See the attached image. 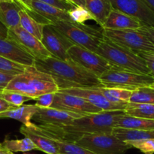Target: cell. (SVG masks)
Returning a JSON list of instances; mask_svg holds the SVG:
<instances>
[{"mask_svg":"<svg viewBox=\"0 0 154 154\" xmlns=\"http://www.w3.org/2000/svg\"><path fill=\"white\" fill-rule=\"evenodd\" d=\"M34 66L51 75L59 90L104 87L96 75L71 60H61L51 57L44 60H36Z\"/></svg>","mask_w":154,"mask_h":154,"instance_id":"1","label":"cell"},{"mask_svg":"<svg viewBox=\"0 0 154 154\" xmlns=\"http://www.w3.org/2000/svg\"><path fill=\"white\" fill-rule=\"evenodd\" d=\"M4 90L22 93L35 100L43 94L57 93L59 89L51 75L35 66H27L23 73L12 78Z\"/></svg>","mask_w":154,"mask_h":154,"instance_id":"2","label":"cell"},{"mask_svg":"<svg viewBox=\"0 0 154 154\" xmlns=\"http://www.w3.org/2000/svg\"><path fill=\"white\" fill-rule=\"evenodd\" d=\"M96 54L104 57L115 68L135 73L150 75L146 63L141 57L104 36L98 45Z\"/></svg>","mask_w":154,"mask_h":154,"instance_id":"3","label":"cell"},{"mask_svg":"<svg viewBox=\"0 0 154 154\" xmlns=\"http://www.w3.org/2000/svg\"><path fill=\"white\" fill-rule=\"evenodd\" d=\"M125 114L123 111H101L82 116L69 126L60 128L63 132L78 136L83 134H111L117 120Z\"/></svg>","mask_w":154,"mask_h":154,"instance_id":"4","label":"cell"},{"mask_svg":"<svg viewBox=\"0 0 154 154\" xmlns=\"http://www.w3.org/2000/svg\"><path fill=\"white\" fill-rule=\"evenodd\" d=\"M57 30L67 38L75 45L82 47L97 53L98 45L104 37L101 30L85 24L60 20L51 24Z\"/></svg>","mask_w":154,"mask_h":154,"instance_id":"5","label":"cell"},{"mask_svg":"<svg viewBox=\"0 0 154 154\" xmlns=\"http://www.w3.org/2000/svg\"><path fill=\"white\" fill-rule=\"evenodd\" d=\"M98 78L104 87L131 91L143 87H149L154 84V76L152 75L128 72L115 67L107 71Z\"/></svg>","mask_w":154,"mask_h":154,"instance_id":"6","label":"cell"},{"mask_svg":"<svg viewBox=\"0 0 154 154\" xmlns=\"http://www.w3.org/2000/svg\"><path fill=\"white\" fill-rule=\"evenodd\" d=\"M75 144L97 154H125L131 148L113 134H83Z\"/></svg>","mask_w":154,"mask_h":154,"instance_id":"7","label":"cell"},{"mask_svg":"<svg viewBox=\"0 0 154 154\" xmlns=\"http://www.w3.org/2000/svg\"><path fill=\"white\" fill-rule=\"evenodd\" d=\"M102 33L109 40L135 54L154 53L153 44L137 29H102Z\"/></svg>","mask_w":154,"mask_h":154,"instance_id":"8","label":"cell"},{"mask_svg":"<svg viewBox=\"0 0 154 154\" xmlns=\"http://www.w3.org/2000/svg\"><path fill=\"white\" fill-rule=\"evenodd\" d=\"M67 54L71 60L91 72L98 78L113 67L99 54L78 45L71 47L68 50Z\"/></svg>","mask_w":154,"mask_h":154,"instance_id":"9","label":"cell"},{"mask_svg":"<svg viewBox=\"0 0 154 154\" xmlns=\"http://www.w3.org/2000/svg\"><path fill=\"white\" fill-rule=\"evenodd\" d=\"M6 38L16 42L23 49L33 56L35 60H44L52 57L40 40L25 31L21 26L8 29Z\"/></svg>","mask_w":154,"mask_h":154,"instance_id":"10","label":"cell"},{"mask_svg":"<svg viewBox=\"0 0 154 154\" xmlns=\"http://www.w3.org/2000/svg\"><path fill=\"white\" fill-rule=\"evenodd\" d=\"M41 42L53 57L61 60H70L67 51L75 45L51 24L44 26Z\"/></svg>","mask_w":154,"mask_h":154,"instance_id":"11","label":"cell"},{"mask_svg":"<svg viewBox=\"0 0 154 154\" xmlns=\"http://www.w3.org/2000/svg\"><path fill=\"white\" fill-rule=\"evenodd\" d=\"M113 9L139 20L143 25L154 27V12L144 0H109Z\"/></svg>","mask_w":154,"mask_h":154,"instance_id":"12","label":"cell"},{"mask_svg":"<svg viewBox=\"0 0 154 154\" xmlns=\"http://www.w3.org/2000/svg\"><path fill=\"white\" fill-rule=\"evenodd\" d=\"M51 108L73 112L81 115L96 114L103 111L82 98L60 91L54 95V102Z\"/></svg>","mask_w":154,"mask_h":154,"instance_id":"13","label":"cell"},{"mask_svg":"<svg viewBox=\"0 0 154 154\" xmlns=\"http://www.w3.org/2000/svg\"><path fill=\"white\" fill-rule=\"evenodd\" d=\"M84 115L52 108H38L37 111L32 120L42 126L64 127L72 124L74 120Z\"/></svg>","mask_w":154,"mask_h":154,"instance_id":"14","label":"cell"},{"mask_svg":"<svg viewBox=\"0 0 154 154\" xmlns=\"http://www.w3.org/2000/svg\"><path fill=\"white\" fill-rule=\"evenodd\" d=\"M59 91L82 98L94 106L102 110L103 111H124V110L126 108L127 104L128 103V102L125 104H116L110 102L98 90V88H74L59 90Z\"/></svg>","mask_w":154,"mask_h":154,"instance_id":"15","label":"cell"},{"mask_svg":"<svg viewBox=\"0 0 154 154\" xmlns=\"http://www.w3.org/2000/svg\"><path fill=\"white\" fill-rule=\"evenodd\" d=\"M0 56L26 66H34V57L8 38L0 37Z\"/></svg>","mask_w":154,"mask_h":154,"instance_id":"16","label":"cell"},{"mask_svg":"<svg viewBox=\"0 0 154 154\" xmlns=\"http://www.w3.org/2000/svg\"><path fill=\"white\" fill-rule=\"evenodd\" d=\"M142 26L143 24L139 20L113 8L101 29L137 30Z\"/></svg>","mask_w":154,"mask_h":154,"instance_id":"17","label":"cell"},{"mask_svg":"<svg viewBox=\"0 0 154 154\" xmlns=\"http://www.w3.org/2000/svg\"><path fill=\"white\" fill-rule=\"evenodd\" d=\"M32 7L36 13L49 21L51 24L60 20L72 22L68 11L47 5L38 0H32Z\"/></svg>","mask_w":154,"mask_h":154,"instance_id":"18","label":"cell"},{"mask_svg":"<svg viewBox=\"0 0 154 154\" xmlns=\"http://www.w3.org/2000/svg\"><path fill=\"white\" fill-rule=\"evenodd\" d=\"M20 132L28 138L37 147L38 150L44 152L46 154H59L58 147L54 141L48 138L42 133L33 130L25 126L20 128Z\"/></svg>","mask_w":154,"mask_h":154,"instance_id":"19","label":"cell"},{"mask_svg":"<svg viewBox=\"0 0 154 154\" xmlns=\"http://www.w3.org/2000/svg\"><path fill=\"white\" fill-rule=\"evenodd\" d=\"M22 8L17 2L0 3V23L7 29L20 26V11Z\"/></svg>","mask_w":154,"mask_h":154,"instance_id":"20","label":"cell"},{"mask_svg":"<svg viewBox=\"0 0 154 154\" xmlns=\"http://www.w3.org/2000/svg\"><path fill=\"white\" fill-rule=\"evenodd\" d=\"M37 107L35 105H23L15 107L9 111L0 113V119L9 118L16 120L24 124V126H30L32 124L31 120L37 111Z\"/></svg>","mask_w":154,"mask_h":154,"instance_id":"21","label":"cell"},{"mask_svg":"<svg viewBox=\"0 0 154 154\" xmlns=\"http://www.w3.org/2000/svg\"><path fill=\"white\" fill-rule=\"evenodd\" d=\"M85 8L101 28L113 9L110 2L109 0H85Z\"/></svg>","mask_w":154,"mask_h":154,"instance_id":"22","label":"cell"},{"mask_svg":"<svg viewBox=\"0 0 154 154\" xmlns=\"http://www.w3.org/2000/svg\"><path fill=\"white\" fill-rule=\"evenodd\" d=\"M115 127L140 130H154V120L131 117L125 114L117 120Z\"/></svg>","mask_w":154,"mask_h":154,"instance_id":"23","label":"cell"},{"mask_svg":"<svg viewBox=\"0 0 154 154\" xmlns=\"http://www.w3.org/2000/svg\"><path fill=\"white\" fill-rule=\"evenodd\" d=\"M112 134L124 142L154 138V130H140L115 127Z\"/></svg>","mask_w":154,"mask_h":154,"instance_id":"24","label":"cell"},{"mask_svg":"<svg viewBox=\"0 0 154 154\" xmlns=\"http://www.w3.org/2000/svg\"><path fill=\"white\" fill-rule=\"evenodd\" d=\"M20 26L25 31L33 35V36L41 41L42 38V32L45 24H42L33 19L25 10L20 11Z\"/></svg>","mask_w":154,"mask_h":154,"instance_id":"25","label":"cell"},{"mask_svg":"<svg viewBox=\"0 0 154 154\" xmlns=\"http://www.w3.org/2000/svg\"><path fill=\"white\" fill-rule=\"evenodd\" d=\"M124 113L131 117L154 120V105L128 102Z\"/></svg>","mask_w":154,"mask_h":154,"instance_id":"26","label":"cell"},{"mask_svg":"<svg viewBox=\"0 0 154 154\" xmlns=\"http://www.w3.org/2000/svg\"><path fill=\"white\" fill-rule=\"evenodd\" d=\"M98 90L110 102L116 104L128 103L133 91L119 88L98 87Z\"/></svg>","mask_w":154,"mask_h":154,"instance_id":"27","label":"cell"},{"mask_svg":"<svg viewBox=\"0 0 154 154\" xmlns=\"http://www.w3.org/2000/svg\"><path fill=\"white\" fill-rule=\"evenodd\" d=\"M2 146L11 152H26L31 151L33 150H37L38 148L33 141L28 138H24L23 139L10 140L5 138L2 143Z\"/></svg>","mask_w":154,"mask_h":154,"instance_id":"28","label":"cell"},{"mask_svg":"<svg viewBox=\"0 0 154 154\" xmlns=\"http://www.w3.org/2000/svg\"><path fill=\"white\" fill-rule=\"evenodd\" d=\"M128 102L154 105V89L143 87L134 90Z\"/></svg>","mask_w":154,"mask_h":154,"instance_id":"29","label":"cell"},{"mask_svg":"<svg viewBox=\"0 0 154 154\" xmlns=\"http://www.w3.org/2000/svg\"><path fill=\"white\" fill-rule=\"evenodd\" d=\"M51 140L54 141L57 144L59 154H97L75 143L66 142L60 140Z\"/></svg>","mask_w":154,"mask_h":154,"instance_id":"30","label":"cell"},{"mask_svg":"<svg viewBox=\"0 0 154 154\" xmlns=\"http://www.w3.org/2000/svg\"><path fill=\"white\" fill-rule=\"evenodd\" d=\"M27 66L8 60L0 56V72L17 75L23 73Z\"/></svg>","mask_w":154,"mask_h":154,"instance_id":"31","label":"cell"},{"mask_svg":"<svg viewBox=\"0 0 154 154\" xmlns=\"http://www.w3.org/2000/svg\"><path fill=\"white\" fill-rule=\"evenodd\" d=\"M69 17L72 22L79 24H84V23L87 20H95L93 16L91 14L90 12L85 8L75 6L73 8L68 11Z\"/></svg>","mask_w":154,"mask_h":154,"instance_id":"32","label":"cell"},{"mask_svg":"<svg viewBox=\"0 0 154 154\" xmlns=\"http://www.w3.org/2000/svg\"><path fill=\"white\" fill-rule=\"evenodd\" d=\"M0 98L5 99L8 102L16 107L21 106L24 102L33 100L30 97L25 96L22 93H17V92L5 91V90L0 93Z\"/></svg>","mask_w":154,"mask_h":154,"instance_id":"33","label":"cell"},{"mask_svg":"<svg viewBox=\"0 0 154 154\" xmlns=\"http://www.w3.org/2000/svg\"><path fill=\"white\" fill-rule=\"evenodd\" d=\"M131 147L137 149L143 154H154V138L126 141Z\"/></svg>","mask_w":154,"mask_h":154,"instance_id":"34","label":"cell"},{"mask_svg":"<svg viewBox=\"0 0 154 154\" xmlns=\"http://www.w3.org/2000/svg\"><path fill=\"white\" fill-rule=\"evenodd\" d=\"M54 95L55 93H46L39 96L37 99H35L36 100L35 105L39 108H51L54 102Z\"/></svg>","mask_w":154,"mask_h":154,"instance_id":"35","label":"cell"},{"mask_svg":"<svg viewBox=\"0 0 154 154\" xmlns=\"http://www.w3.org/2000/svg\"><path fill=\"white\" fill-rule=\"evenodd\" d=\"M38 1L42 2L47 5H49L54 6L59 9H61V10L66 11H69V10L75 7V5L66 0H38Z\"/></svg>","mask_w":154,"mask_h":154,"instance_id":"36","label":"cell"},{"mask_svg":"<svg viewBox=\"0 0 154 154\" xmlns=\"http://www.w3.org/2000/svg\"><path fill=\"white\" fill-rule=\"evenodd\" d=\"M137 54L144 60L150 72V75L154 76V53L139 52Z\"/></svg>","mask_w":154,"mask_h":154,"instance_id":"37","label":"cell"},{"mask_svg":"<svg viewBox=\"0 0 154 154\" xmlns=\"http://www.w3.org/2000/svg\"><path fill=\"white\" fill-rule=\"evenodd\" d=\"M15 75L0 72V93L4 91L8 83L11 81V79Z\"/></svg>","mask_w":154,"mask_h":154,"instance_id":"38","label":"cell"},{"mask_svg":"<svg viewBox=\"0 0 154 154\" xmlns=\"http://www.w3.org/2000/svg\"><path fill=\"white\" fill-rule=\"evenodd\" d=\"M137 30H138L139 32H140L142 34L146 35L154 45V27L143 25L140 28H139Z\"/></svg>","mask_w":154,"mask_h":154,"instance_id":"39","label":"cell"},{"mask_svg":"<svg viewBox=\"0 0 154 154\" xmlns=\"http://www.w3.org/2000/svg\"><path fill=\"white\" fill-rule=\"evenodd\" d=\"M17 3L27 12H33L32 0H16Z\"/></svg>","mask_w":154,"mask_h":154,"instance_id":"40","label":"cell"},{"mask_svg":"<svg viewBox=\"0 0 154 154\" xmlns=\"http://www.w3.org/2000/svg\"><path fill=\"white\" fill-rule=\"evenodd\" d=\"M16 106H14L13 105L10 104L5 101V99L0 98V113L5 112V111H9V110L12 109V108H15Z\"/></svg>","mask_w":154,"mask_h":154,"instance_id":"41","label":"cell"},{"mask_svg":"<svg viewBox=\"0 0 154 154\" xmlns=\"http://www.w3.org/2000/svg\"><path fill=\"white\" fill-rule=\"evenodd\" d=\"M69 2L75 6L85 8V0H69Z\"/></svg>","mask_w":154,"mask_h":154,"instance_id":"42","label":"cell"},{"mask_svg":"<svg viewBox=\"0 0 154 154\" xmlns=\"http://www.w3.org/2000/svg\"><path fill=\"white\" fill-rule=\"evenodd\" d=\"M8 29L0 23V37L6 38L7 37Z\"/></svg>","mask_w":154,"mask_h":154,"instance_id":"43","label":"cell"},{"mask_svg":"<svg viewBox=\"0 0 154 154\" xmlns=\"http://www.w3.org/2000/svg\"><path fill=\"white\" fill-rule=\"evenodd\" d=\"M0 154H14L13 152L10 151L9 150L6 149L2 146L1 143V146H0Z\"/></svg>","mask_w":154,"mask_h":154,"instance_id":"44","label":"cell"},{"mask_svg":"<svg viewBox=\"0 0 154 154\" xmlns=\"http://www.w3.org/2000/svg\"><path fill=\"white\" fill-rule=\"evenodd\" d=\"M144 1L147 4V5L150 8L151 10L154 12V0H144Z\"/></svg>","mask_w":154,"mask_h":154,"instance_id":"45","label":"cell"},{"mask_svg":"<svg viewBox=\"0 0 154 154\" xmlns=\"http://www.w3.org/2000/svg\"><path fill=\"white\" fill-rule=\"evenodd\" d=\"M17 2L15 0H0V3H2V2Z\"/></svg>","mask_w":154,"mask_h":154,"instance_id":"46","label":"cell"},{"mask_svg":"<svg viewBox=\"0 0 154 154\" xmlns=\"http://www.w3.org/2000/svg\"><path fill=\"white\" fill-rule=\"evenodd\" d=\"M151 87V88L154 89V84H152V85H151V86H150V87Z\"/></svg>","mask_w":154,"mask_h":154,"instance_id":"47","label":"cell"},{"mask_svg":"<svg viewBox=\"0 0 154 154\" xmlns=\"http://www.w3.org/2000/svg\"><path fill=\"white\" fill-rule=\"evenodd\" d=\"M23 154H32V153H23Z\"/></svg>","mask_w":154,"mask_h":154,"instance_id":"48","label":"cell"},{"mask_svg":"<svg viewBox=\"0 0 154 154\" xmlns=\"http://www.w3.org/2000/svg\"><path fill=\"white\" fill-rule=\"evenodd\" d=\"M66 1H67V2H69V0H66ZM71 3V2H70Z\"/></svg>","mask_w":154,"mask_h":154,"instance_id":"49","label":"cell"},{"mask_svg":"<svg viewBox=\"0 0 154 154\" xmlns=\"http://www.w3.org/2000/svg\"><path fill=\"white\" fill-rule=\"evenodd\" d=\"M0 146H1V143H0Z\"/></svg>","mask_w":154,"mask_h":154,"instance_id":"50","label":"cell"},{"mask_svg":"<svg viewBox=\"0 0 154 154\" xmlns=\"http://www.w3.org/2000/svg\"><path fill=\"white\" fill-rule=\"evenodd\" d=\"M15 1H16V0H15Z\"/></svg>","mask_w":154,"mask_h":154,"instance_id":"51","label":"cell"}]
</instances>
